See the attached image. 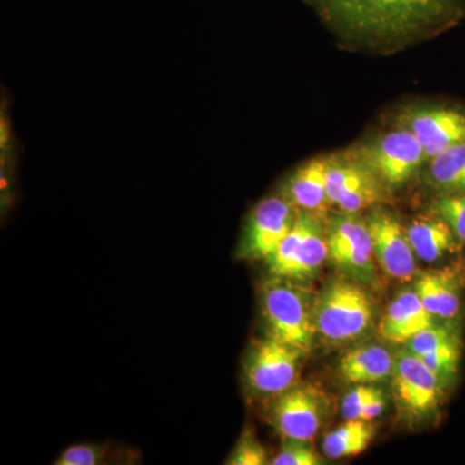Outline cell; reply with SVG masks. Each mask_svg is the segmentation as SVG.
I'll list each match as a JSON object with an SVG mask.
<instances>
[{"label": "cell", "mask_w": 465, "mask_h": 465, "mask_svg": "<svg viewBox=\"0 0 465 465\" xmlns=\"http://www.w3.org/2000/svg\"><path fill=\"white\" fill-rule=\"evenodd\" d=\"M313 320L324 341H357L374 326V302L357 281L332 278L314 296Z\"/></svg>", "instance_id": "3957f363"}, {"label": "cell", "mask_w": 465, "mask_h": 465, "mask_svg": "<svg viewBox=\"0 0 465 465\" xmlns=\"http://www.w3.org/2000/svg\"><path fill=\"white\" fill-rule=\"evenodd\" d=\"M376 264L393 280L407 282L416 275V255L400 217L388 207L370 208L366 216Z\"/></svg>", "instance_id": "7c38bea8"}, {"label": "cell", "mask_w": 465, "mask_h": 465, "mask_svg": "<svg viewBox=\"0 0 465 465\" xmlns=\"http://www.w3.org/2000/svg\"><path fill=\"white\" fill-rule=\"evenodd\" d=\"M396 124L415 134L427 162L452 146L465 143V109L458 106L409 105L400 110Z\"/></svg>", "instance_id": "8fae6325"}, {"label": "cell", "mask_w": 465, "mask_h": 465, "mask_svg": "<svg viewBox=\"0 0 465 465\" xmlns=\"http://www.w3.org/2000/svg\"><path fill=\"white\" fill-rule=\"evenodd\" d=\"M268 399L265 419L283 440H313L330 411L329 397L311 382H293Z\"/></svg>", "instance_id": "8992f818"}, {"label": "cell", "mask_w": 465, "mask_h": 465, "mask_svg": "<svg viewBox=\"0 0 465 465\" xmlns=\"http://www.w3.org/2000/svg\"><path fill=\"white\" fill-rule=\"evenodd\" d=\"M460 357L461 341L460 336L458 335L418 358L440 379L442 384H445L457 374Z\"/></svg>", "instance_id": "44dd1931"}, {"label": "cell", "mask_w": 465, "mask_h": 465, "mask_svg": "<svg viewBox=\"0 0 465 465\" xmlns=\"http://www.w3.org/2000/svg\"><path fill=\"white\" fill-rule=\"evenodd\" d=\"M432 213L450 226L459 244L465 246V193L439 195L433 202Z\"/></svg>", "instance_id": "7402d4cb"}, {"label": "cell", "mask_w": 465, "mask_h": 465, "mask_svg": "<svg viewBox=\"0 0 465 465\" xmlns=\"http://www.w3.org/2000/svg\"><path fill=\"white\" fill-rule=\"evenodd\" d=\"M327 217L300 211L295 225L266 260L272 275L307 282L320 274L329 259Z\"/></svg>", "instance_id": "5b68a950"}, {"label": "cell", "mask_w": 465, "mask_h": 465, "mask_svg": "<svg viewBox=\"0 0 465 465\" xmlns=\"http://www.w3.org/2000/svg\"><path fill=\"white\" fill-rule=\"evenodd\" d=\"M302 283L272 275L262 283L259 298L266 336L307 354L313 348L317 332L314 296Z\"/></svg>", "instance_id": "7a4b0ae2"}, {"label": "cell", "mask_w": 465, "mask_h": 465, "mask_svg": "<svg viewBox=\"0 0 465 465\" xmlns=\"http://www.w3.org/2000/svg\"><path fill=\"white\" fill-rule=\"evenodd\" d=\"M300 211L283 194L260 201L244 224L238 255L246 260H268L289 234Z\"/></svg>", "instance_id": "30bf717a"}, {"label": "cell", "mask_w": 465, "mask_h": 465, "mask_svg": "<svg viewBox=\"0 0 465 465\" xmlns=\"http://www.w3.org/2000/svg\"><path fill=\"white\" fill-rule=\"evenodd\" d=\"M414 290L432 316L454 321L461 309V282L451 269L430 271L416 278Z\"/></svg>", "instance_id": "2e32d148"}, {"label": "cell", "mask_w": 465, "mask_h": 465, "mask_svg": "<svg viewBox=\"0 0 465 465\" xmlns=\"http://www.w3.org/2000/svg\"><path fill=\"white\" fill-rule=\"evenodd\" d=\"M326 183L330 203L341 213L370 210L390 194L374 173L348 150L327 157Z\"/></svg>", "instance_id": "ba28073f"}, {"label": "cell", "mask_w": 465, "mask_h": 465, "mask_svg": "<svg viewBox=\"0 0 465 465\" xmlns=\"http://www.w3.org/2000/svg\"><path fill=\"white\" fill-rule=\"evenodd\" d=\"M405 228L416 258L421 262L432 264L461 249L450 226L436 213L415 217Z\"/></svg>", "instance_id": "e0dca14e"}, {"label": "cell", "mask_w": 465, "mask_h": 465, "mask_svg": "<svg viewBox=\"0 0 465 465\" xmlns=\"http://www.w3.org/2000/svg\"><path fill=\"white\" fill-rule=\"evenodd\" d=\"M396 356L387 348L370 342L351 349L341 361V378L351 384H372L391 376Z\"/></svg>", "instance_id": "ac0fdd59"}, {"label": "cell", "mask_w": 465, "mask_h": 465, "mask_svg": "<svg viewBox=\"0 0 465 465\" xmlns=\"http://www.w3.org/2000/svg\"><path fill=\"white\" fill-rule=\"evenodd\" d=\"M374 173L388 192L399 191L423 171L427 157L414 134L402 125L348 149Z\"/></svg>", "instance_id": "277c9868"}, {"label": "cell", "mask_w": 465, "mask_h": 465, "mask_svg": "<svg viewBox=\"0 0 465 465\" xmlns=\"http://www.w3.org/2000/svg\"><path fill=\"white\" fill-rule=\"evenodd\" d=\"M458 335L457 330L451 324L450 326H439L436 323L430 329L419 332L418 335L407 341L403 345H405L407 351H411L415 356L420 357L440 347V345L445 344L446 341H451L452 338Z\"/></svg>", "instance_id": "cb8c5ba5"}, {"label": "cell", "mask_w": 465, "mask_h": 465, "mask_svg": "<svg viewBox=\"0 0 465 465\" xmlns=\"http://www.w3.org/2000/svg\"><path fill=\"white\" fill-rule=\"evenodd\" d=\"M375 436V428L365 420H347L324 437L322 449L330 459H344L362 454Z\"/></svg>", "instance_id": "ffe728a7"}, {"label": "cell", "mask_w": 465, "mask_h": 465, "mask_svg": "<svg viewBox=\"0 0 465 465\" xmlns=\"http://www.w3.org/2000/svg\"><path fill=\"white\" fill-rule=\"evenodd\" d=\"M391 381L394 396L407 414L420 418L432 414L439 407L443 393L442 382L406 348L396 354Z\"/></svg>", "instance_id": "4fadbf2b"}, {"label": "cell", "mask_w": 465, "mask_h": 465, "mask_svg": "<svg viewBox=\"0 0 465 465\" xmlns=\"http://www.w3.org/2000/svg\"><path fill=\"white\" fill-rule=\"evenodd\" d=\"M322 459L308 445V440H283L282 448L272 460L274 465H320Z\"/></svg>", "instance_id": "d4e9b609"}, {"label": "cell", "mask_w": 465, "mask_h": 465, "mask_svg": "<svg viewBox=\"0 0 465 465\" xmlns=\"http://www.w3.org/2000/svg\"><path fill=\"white\" fill-rule=\"evenodd\" d=\"M108 449L105 446L92 445V443H84V445H74L67 448L63 454L54 461L57 465H97L103 464L106 458Z\"/></svg>", "instance_id": "4316f807"}, {"label": "cell", "mask_w": 465, "mask_h": 465, "mask_svg": "<svg viewBox=\"0 0 465 465\" xmlns=\"http://www.w3.org/2000/svg\"><path fill=\"white\" fill-rule=\"evenodd\" d=\"M302 353L265 336L253 342L244 358V376L251 391L266 399L280 393L298 381Z\"/></svg>", "instance_id": "9c48e42d"}, {"label": "cell", "mask_w": 465, "mask_h": 465, "mask_svg": "<svg viewBox=\"0 0 465 465\" xmlns=\"http://www.w3.org/2000/svg\"><path fill=\"white\" fill-rule=\"evenodd\" d=\"M268 455L264 446L251 430H243L231 457L225 461L229 465H264L268 464Z\"/></svg>", "instance_id": "603a6c76"}, {"label": "cell", "mask_w": 465, "mask_h": 465, "mask_svg": "<svg viewBox=\"0 0 465 465\" xmlns=\"http://www.w3.org/2000/svg\"><path fill=\"white\" fill-rule=\"evenodd\" d=\"M423 182L439 195L465 193V143L430 159L423 168Z\"/></svg>", "instance_id": "d6986e66"}, {"label": "cell", "mask_w": 465, "mask_h": 465, "mask_svg": "<svg viewBox=\"0 0 465 465\" xmlns=\"http://www.w3.org/2000/svg\"><path fill=\"white\" fill-rule=\"evenodd\" d=\"M326 173L327 157L311 159L286 180L282 194L299 211L327 217L331 203L327 194Z\"/></svg>", "instance_id": "9a60e30c"}, {"label": "cell", "mask_w": 465, "mask_h": 465, "mask_svg": "<svg viewBox=\"0 0 465 465\" xmlns=\"http://www.w3.org/2000/svg\"><path fill=\"white\" fill-rule=\"evenodd\" d=\"M381 391H382L371 384H356L342 399V416L347 420H360L363 410Z\"/></svg>", "instance_id": "484cf974"}, {"label": "cell", "mask_w": 465, "mask_h": 465, "mask_svg": "<svg viewBox=\"0 0 465 465\" xmlns=\"http://www.w3.org/2000/svg\"><path fill=\"white\" fill-rule=\"evenodd\" d=\"M341 38L370 50L396 51L460 20L464 0H305Z\"/></svg>", "instance_id": "6da1fadb"}, {"label": "cell", "mask_w": 465, "mask_h": 465, "mask_svg": "<svg viewBox=\"0 0 465 465\" xmlns=\"http://www.w3.org/2000/svg\"><path fill=\"white\" fill-rule=\"evenodd\" d=\"M436 320L415 290H405L388 305L379 324V332L385 341L405 344L419 332L434 326Z\"/></svg>", "instance_id": "5bb4252c"}, {"label": "cell", "mask_w": 465, "mask_h": 465, "mask_svg": "<svg viewBox=\"0 0 465 465\" xmlns=\"http://www.w3.org/2000/svg\"><path fill=\"white\" fill-rule=\"evenodd\" d=\"M385 407H387V399H385L384 391H381V393L367 405L366 409L363 410L360 420H374L375 418H378V416H381L382 412H384Z\"/></svg>", "instance_id": "83f0119b"}, {"label": "cell", "mask_w": 465, "mask_h": 465, "mask_svg": "<svg viewBox=\"0 0 465 465\" xmlns=\"http://www.w3.org/2000/svg\"><path fill=\"white\" fill-rule=\"evenodd\" d=\"M329 259L341 273L369 284L376 278V260L366 217L341 213L327 217Z\"/></svg>", "instance_id": "52a82bcc"}]
</instances>
